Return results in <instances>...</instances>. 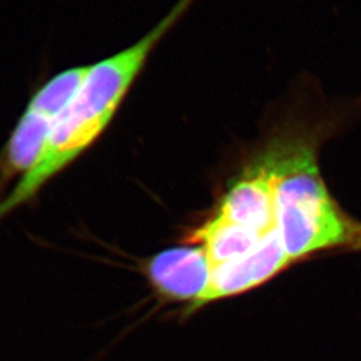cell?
I'll return each mask as SVG.
<instances>
[{
  "label": "cell",
  "mask_w": 361,
  "mask_h": 361,
  "mask_svg": "<svg viewBox=\"0 0 361 361\" xmlns=\"http://www.w3.org/2000/svg\"><path fill=\"white\" fill-rule=\"evenodd\" d=\"M274 190L276 229L290 261L325 252L361 253V221L328 190L314 131H285Z\"/></svg>",
  "instance_id": "cell-2"
},
{
  "label": "cell",
  "mask_w": 361,
  "mask_h": 361,
  "mask_svg": "<svg viewBox=\"0 0 361 361\" xmlns=\"http://www.w3.org/2000/svg\"><path fill=\"white\" fill-rule=\"evenodd\" d=\"M194 0H178L145 37L89 66L77 92L59 114L35 165L0 202V221L34 201L42 189L97 142L110 125L157 44Z\"/></svg>",
  "instance_id": "cell-1"
},
{
  "label": "cell",
  "mask_w": 361,
  "mask_h": 361,
  "mask_svg": "<svg viewBox=\"0 0 361 361\" xmlns=\"http://www.w3.org/2000/svg\"><path fill=\"white\" fill-rule=\"evenodd\" d=\"M146 274L165 298L200 305L212 284L213 264L201 246H178L150 258Z\"/></svg>",
  "instance_id": "cell-5"
},
{
  "label": "cell",
  "mask_w": 361,
  "mask_h": 361,
  "mask_svg": "<svg viewBox=\"0 0 361 361\" xmlns=\"http://www.w3.org/2000/svg\"><path fill=\"white\" fill-rule=\"evenodd\" d=\"M264 237L253 229L214 214L192 233L189 243L201 246L216 267L250 253Z\"/></svg>",
  "instance_id": "cell-7"
},
{
  "label": "cell",
  "mask_w": 361,
  "mask_h": 361,
  "mask_svg": "<svg viewBox=\"0 0 361 361\" xmlns=\"http://www.w3.org/2000/svg\"><path fill=\"white\" fill-rule=\"evenodd\" d=\"M87 68L89 66L67 68L32 95L0 153V193L6 185L16 177L20 180L35 165L58 116L77 92Z\"/></svg>",
  "instance_id": "cell-3"
},
{
  "label": "cell",
  "mask_w": 361,
  "mask_h": 361,
  "mask_svg": "<svg viewBox=\"0 0 361 361\" xmlns=\"http://www.w3.org/2000/svg\"><path fill=\"white\" fill-rule=\"evenodd\" d=\"M281 152V137L252 158L221 197L216 214L267 235L276 229L274 190Z\"/></svg>",
  "instance_id": "cell-4"
},
{
  "label": "cell",
  "mask_w": 361,
  "mask_h": 361,
  "mask_svg": "<svg viewBox=\"0 0 361 361\" xmlns=\"http://www.w3.org/2000/svg\"><path fill=\"white\" fill-rule=\"evenodd\" d=\"M290 262L280 234L274 229L250 253L213 267L212 284L202 304L257 288L284 271Z\"/></svg>",
  "instance_id": "cell-6"
}]
</instances>
